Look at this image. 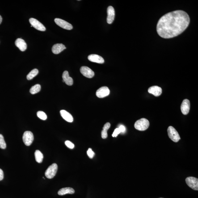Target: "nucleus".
Segmentation results:
<instances>
[{
    "instance_id": "obj_1",
    "label": "nucleus",
    "mask_w": 198,
    "mask_h": 198,
    "mask_svg": "<svg viewBox=\"0 0 198 198\" xmlns=\"http://www.w3.org/2000/svg\"><path fill=\"white\" fill-rule=\"evenodd\" d=\"M190 19L188 14L182 10L168 13L158 21L157 31L165 39L171 38L181 34L188 27Z\"/></svg>"
},
{
    "instance_id": "obj_2",
    "label": "nucleus",
    "mask_w": 198,
    "mask_h": 198,
    "mask_svg": "<svg viewBox=\"0 0 198 198\" xmlns=\"http://www.w3.org/2000/svg\"><path fill=\"white\" fill-rule=\"evenodd\" d=\"M150 123L147 119L142 118L137 120L135 123L134 127L136 129L139 131H144L146 130L149 126Z\"/></svg>"
},
{
    "instance_id": "obj_3",
    "label": "nucleus",
    "mask_w": 198,
    "mask_h": 198,
    "mask_svg": "<svg viewBox=\"0 0 198 198\" xmlns=\"http://www.w3.org/2000/svg\"><path fill=\"white\" fill-rule=\"evenodd\" d=\"M167 132L169 138L174 142H178L180 140L179 134L174 127L169 126L168 128Z\"/></svg>"
},
{
    "instance_id": "obj_4",
    "label": "nucleus",
    "mask_w": 198,
    "mask_h": 198,
    "mask_svg": "<svg viewBox=\"0 0 198 198\" xmlns=\"http://www.w3.org/2000/svg\"><path fill=\"white\" fill-rule=\"evenodd\" d=\"M57 170L58 166L57 164H52L46 170L45 173L46 177L48 179H52L56 175Z\"/></svg>"
},
{
    "instance_id": "obj_5",
    "label": "nucleus",
    "mask_w": 198,
    "mask_h": 198,
    "mask_svg": "<svg viewBox=\"0 0 198 198\" xmlns=\"http://www.w3.org/2000/svg\"><path fill=\"white\" fill-rule=\"evenodd\" d=\"M23 142L26 146H29L33 142L34 135L30 131H26L23 133Z\"/></svg>"
},
{
    "instance_id": "obj_6",
    "label": "nucleus",
    "mask_w": 198,
    "mask_h": 198,
    "mask_svg": "<svg viewBox=\"0 0 198 198\" xmlns=\"http://www.w3.org/2000/svg\"><path fill=\"white\" fill-rule=\"evenodd\" d=\"M187 185L192 189L195 191L198 190V179L194 177H188L186 179Z\"/></svg>"
},
{
    "instance_id": "obj_7",
    "label": "nucleus",
    "mask_w": 198,
    "mask_h": 198,
    "mask_svg": "<svg viewBox=\"0 0 198 198\" xmlns=\"http://www.w3.org/2000/svg\"><path fill=\"white\" fill-rule=\"evenodd\" d=\"M54 21L58 26L64 29L70 30L73 29V26L70 23L62 19L56 18L54 19Z\"/></svg>"
},
{
    "instance_id": "obj_8",
    "label": "nucleus",
    "mask_w": 198,
    "mask_h": 198,
    "mask_svg": "<svg viewBox=\"0 0 198 198\" xmlns=\"http://www.w3.org/2000/svg\"><path fill=\"white\" fill-rule=\"evenodd\" d=\"M29 21L31 26L36 29L41 31H46L45 27L40 22L35 18H30L29 19Z\"/></svg>"
},
{
    "instance_id": "obj_9",
    "label": "nucleus",
    "mask_w": 198,
    "mask_h": 198,
    "mask_svg": "<svg viewBox=\"0 0 198 198\" xmlns=\"http://www.w3.org/2000/svg\"><path fill=\"white\" fill-rule=\"evenodd\" d=\"M110 93L109 89L107 87L103 86L98 89L96 92L97 97L99 98H103L107 96Z\"/></svg>"
},
{
    "instance_id": "obj_10",
    "label": "nucleus",
    "mask_w": 198,
    "mask_h": 198,
    "mask_svg": "<svg viewBox=\"0 0 198 198\" xmlns=\"http://www.w3.org/2000/svg\"><path fill=\"white\" fill-rule=\"evenodd\" d=\"M80 71L81 73L85 77L89 78H91L94 76L93 71L91 70L90 68L86 66L81 67Z\"/></svg>"
},
{
    "instance_id": "obj_11",
    "label": "nucleus",
    "mask_w": 198,
    "mask_h": 198,
    "mask_svg": "<svg viewBox=\"0 0 198 198\" xmlns=\"http://www.w3.org/2000/svg\"><path fill=\"white\" fill-rule=\"evenodd\" d=\"M190 107V101L187 99H184L181 105V109L182 113L184 115L188 114L189 112Z\"/></svg>"
},
{
    "instance_id": "obj_12",
    "label": "nucleus",
    "mask_w": 198,
    "mask_h": 198,
    "mask_svg": "<svg viewBox=\"0 0 198 198\" xmlns=\"http://www.w3.org/2000/svg\"><path fill=\"white\" fill-rule=\"evenodd\" d=\"M107 23L109 24H111L113 22L115 17V9L112 6H109L107 7Z\"/></svg>"
},
{
    "instance_id": "obj_13",
    "label": "nucleus",
    "mask_w": 198,
    "mask_h": 198,
    "mask_svg": "<svg viewBox=\"0 0 198 198\" xmlns=\"http://www.w3.org/2000/svg\"><path fill=\"white\" fill-rule=\"evenodd\" d=\"M148 91L149 93L153 94L155 97H158L162 94V88L159 87L153 86L149 88Z\"/></svg>"
},
{
    "instance_id": "obj_14",
    "label": "nucleus",
    "mask_w": 198,
    "mask_h": 198,
    "mask_svg": "<svg viewBox=\"0 0 198 198\" xmlns=\"http://www.w3.org/2000/svg\"><path fill=\"white\" fill-rule=\"evenodd\" d=\"M89 61L98 64H103L104 60L101 56L97 54H91L88 57Z\"/></svg>"
},
{
    "instance_id": "obj_15",
    "label": "nucleus",
    "mask_w": 198,
    "mask_h": 198,
    "mask_svg": "<svg viewBox=\"0 0 198 198\" xmlns=\"http://www.w3.org/2000/svg\"><path fill=\"white\" fill-rule=\"evenodd\" d=\"M66 48V47L63 44L57 43L53 46L52 48V51L54 54H57L60 53Z\"/></svg>"
},
{
    "instance_id": "obj_16",
    "label": "nucleus",
    "mask_w": 198,
    "mask_h": 198,
    "mask_svg": "<svg viewBox=\"0 0 198 198\" xmlns=\"http://www.w3.org/2000/svg\"><path fill=\"white\" fill-rule=\"evenodd\" d=\"M16 46L22 52H24L27 49V44L23 39L18 38L15 41Z\"/></svg>"
},
{
    "instance_id": "obj_17",
    "label": "nucleus",
    "mask_w": 198,
    "mask_h": 198,
    "mask_svg": "<svg viewBox=\"0 0 198 198\" xmlns=\"http://www.w3.org/2000/svg\"><path fill=\"white\" fill-rule=\"evenodd\" d=\"M63 80L67 85L72 86L73 84L72 78L69 77L68 72L65 71L63 73L62 76Z\"/></svg>"
},
{
    "instance_id": "obj_18",
    "label": "nucleus",
    "mask_w": 198,
    "mask_h": 198,
    "mask_svg": "<svg viewBox=\"0 0 198 198\" xmlns=\"http://www.w3.org/2000/svg\"><path fill=\"white\" fill-rule=\"evenodd\" d=\"M60 114L63 118L68 122L71 123L73 121V116L67 111L64 110H62L60 112Z\"/></svg>"
},
{
    "instance_id": "obj_19",
    "label": "nucleus",
    "mask_w": 198,
    "mask_h": 198,
    "mask_svg": "<svg viewBox=\"0 0 198 198\" xmlns=\"http://www.w3.org/2000/svg\"><path fill=\"white\" fill-rule=\"evenodd\" d=\"M75 193V190L72 188L70 187H65L60 189L58 193L60 196H62L66 194H73Z\"/></svg>"
},
{
    "instance_id": "obj_20",
    "label": "nucleus",
    "mask_w": 198,
    "mask_h": 198,
    "mask_svg": "<svg viewBox=\"0 0 198 198\" xmlns=\"http://www.w3.org/2000/svg\"><path fill=\"white\" fill-rule=\"evenodd\" d=\"M111 127V124L109 123H106L103 128L101 132V137L103 139H106L107 137V131Z\"/></svg>"
},
{
    "instance_id": "obj_21",
    "label": "nucleus",
    "mask_w": 198,
    "mask_h": 198,
    "mask_svg": "<svg viewBox=\"0 0 198 198\" xmlns=\"http://www.w3.org/2000/svg\"><path fill=\"white\" fill-rule=\"evenodd\" d=\"M35 156L36 162L38 163H41L42 162L43 155L40 150H36L35 152Z\"/></svg>"
},
{
    "instance_id": "obj_22",
    "label": "nucleus",
    "mask_w": 198,
    "mask_h": 198,
    "mask_svg": "<svg viewBox=\"0 0 198 198\" xmlns=\"http://www.w3.org/2000/svg\"><path fill=\"white\" fill-rule=\"evenodd\" d=\"M39 73V71L37 69H33L27 75V80H31L37 75Z\"/></svg>"
},
{
    "instance_id": "obj_23",
    "label": "nucleus",
    "mask_w": 198,
    "mask_h": 198,
    "mask_svg": "<svg viewBox=\"0 0 198 198\" xmlns=\"http://www.w3.org/2000/svg\"><path fill=\"white\" fill-rule=\"evenodd\" d=\"M41 89V86L39 84H36L32 86L30 90V92L32 94H34L39 92Z\"/></svg>"
},
{
    "instance_id": "obj_24",
    "label": "nucleus",
    "mask_w": 198,
    "mask_h": 198,
    "mask_svg": "<svg viewBox=\"0 0 198 198\" xmlns=\"http://www.w3.org/2000/svg\"><path fill=\"white\" fill-rule=\"evenodd\" d=\"M6 145L5 141L3 136L2 134H0V148L4 149H6Z\"/></svg>"
},
{
    "instance_id": "obj_25",
    "label": "nucleus",
    "mask_w": 198,
    "mask_h": 198,
    "mask_svg": "<svg viewBox=\"0 0 198 198\" xmlns=\"http://www.w3.org/2000/svg\"><path fill=\"white\" fill-rule=\"evenodd\" d=\"M37 115L38 117L42 119V120H46L47 118V116L46 114L43 111H38L37 113Z\"/></svg>"
},
{
    "instance_id": "obj_26",
    "label": "nucleus",
    "mask_w": 198,
    "mask_h": 198,
    "mask_svg": "<svg viewBox=\"0 0 198 198\" xmlns=\"http://www.w3.org/2000/svg\"><path fill=\"white\" fill-rule=\"evenodd\" d=\"M87 154L90 158H92L95 155V153L92 150L91 148H89L87 151Z\"/></svg>"
},
{
    "instance_id": "obj_27",
    "label": "nucleus",
    "mask_w": 198,
    "mask_h": 198,
    "mask_svg": "<svg viewBox=\"0 0 198 198\" xmlns=\"http://www.w3.org/2000/svg\"><path fill=\"white\" fill-rule=\"evenodd\" d=\"M65 144L67 147L70 149H73L74 148V145L72 143L69 141H66L65 142Z\"/></svg>"
},
{
    "instance_id": "obj_28",
    "label": "nucleus",
    "mask_w": 198,
    "mask_h": 198,
    "mask_svg": "<svg viewBox=\"0 0 198 198\" xmlns=\"http://www.w3.org/2000/svg\"><path fill=\"white\" fill-rule=\"evenodd\" d=\"M121 133V131L119 128H116L114 131L112 135L113 137H117L118 135Z\"/></svg>"
},
{
    "instance_id": "obj_29",
    "label": "nucleus",
    "mask_w": 198,
    "mask_h": 198,
    "mask_svg": "<svg viewBox=\"0 0 198 198\" xmlns=\"http://www.w3.org/2000/svg\"><path fill=\"white\" fill-rule=\"evenodd\" d=\"M119 128L120 130L121 133V132L124 133V132H125L126 129L125 127H124V126L121 125L120 126V127H119Z\"/></svg>"
},
{
    "instance_id": "obj_30",
    "label": "nucleus",
    "mask_w": 198,
    "mask_h": 198,
    "mask_svg": "<svg viewBox=\"0 0 198 198\" xmlns=\"http://www.w3.org/2000/svg\"><path fill=\"white\" fill-rule=\"evenodd\" d=\"M4 178L3 172L2 169H0V181H2Z\"/></svg>"
},
{
    "instance_id": "obj_31",
    "label": "nucleus",
    "mask_w": 198,
    "mask_h": 198,
    "mask_svg": "<svg viewBox=\"0 0 198 198\" xmlns=\"http://www.w3.org/2000/svg\"><path fill=\"white\" fill-rule=\"evenodd\" d=\"M2 17L0 15V24H1V23H2Z\"/></svg>"
},
{
    "instance_id": "obj_32",
    "label": "nucleus",
    "mask_w": 198,
    "mask_h": 198,
    "mask_svg": "<svg viewBox=\"0 0 198 198\" xmlns=\"http://www.w3.org/2000/svg\"></svg>"
}]
</instances>
